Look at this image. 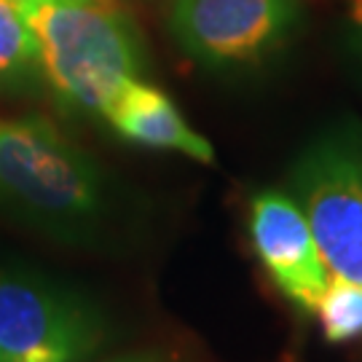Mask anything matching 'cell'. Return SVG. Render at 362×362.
<instances>
[{
  "label": "cell",
  "instance_id": "cell-1",
  "mask_svg": "<svg viewBox=\"0 0 362 362\" xmlns=\"http://www.w3.org/2000/svg\"><path fill=\"white\" fill-rule=\"evenodd\" d=\"M113 194L103 167L40 116L0 118V215L65 245L107 228Z\"/></svg>",
  "mask_w": 362,
  "mask_h": 362
},
{
  "label": "cell",
  "instance_id": "cell-2",
  "mask_svg": "<svg viewBox=\"0 0 362 362\" xmlns=\"http://www.w3.org/2000/svg\"><path fill=\"white\" fill-rule=\"evenodd\" d=\"M54 91L86 116L105 118L143 73L140 38L113 0H16Z\"/></svg>",
  "mask_w": 362,
  "mask_h": 362
},
{
  "label": "cell",
  "instance_id": "cell-3",
  "mask_svg": "<svg viewBox=\"0 0 362 362\" xmlns=\"http://www.w3.org/2000/svg\"><path fill=\"white\" fill-rule=\"evenodd\" d=\"M287 194L306 215L330 279L362 285V124L336 121L296 156Z\"/></svg>",
  "mask_w": 362,
  "mask_h": 362
},
{
  "label": "cell",
  "instance_id": "cell-4",
  "mask_svg": "<svg viewBox=\"0 0 362 362\" xmlns=\"http://www.w3.org/2000/svg\"><path fill=\"white\" fill-rule=\"evenodd\" d=\"M103 336L97 306L73 287L0 263V362H86Z\"/></svg>",
  "mask_w": 362,
  "mask_h": 362
},
{
  "label": "cell",
  "instance_id": "cell-5",
  "mask_svg": "<svg viewBox=\"0 0 362 362\" xmlns=\"http://www.w3.org/2000/svg\"><path fill=\"white\" fill-rule=\"evenodd\" d=\"M298 16L300 0H175L169 30L196 62L247 65L279 46Z\"/></svg>",
  "mask_w": 362,
  "mask_h": 362
},
{
  "label": "cell",
  "instance_id": "cell-6",
  "mask_svg": "<svg viewBox=\"0 0 362 362\" xmlns=\"http://www.w3.org/2000/svg\"><path fill=\"white\" fill-rule=\"evenodd\" d=\"M250 236L272 282L298 309L311 311L330 285L317 239L293 196L263 191L250 204Z\"/></svg>",
  "mask_w": 362,
  "mask_h": 362
},
{
  "label": "cell",
  "instance_id": "cell-7",
  "mask_svg": "<svg viewBox=\"0 0 362 362\" xmlns=\"http://www.w3.org/2000/svg\"><path fill=\"white\" fill-rule=\"evenodd\" d=\"M105 121L121 137L137 145L158 148V151L161 148L177 151L202 164L215 161V151H212L209 140H204L194 127H188V121L180 116V110L164 91H158L140 78L132 81L129 86L118 94Z\"/></svg>",
  "mask_w": 362,
  "mask_h": 362
},
{
  "label": "cell",
  "instance_id": "cell-8",
  "mask_svg": "<svg viewBox=\"0 0 362 362\" xmlns=\"http://www.w3.org/2000/svg\"><path fill=\"white\" fill-rule=\"evenodd\" d=\"M43 73L33 27L16 0H0V86Z\"/></svg>",
  "mask_w": 362,
  "mask_h": 362
},
{
  "label": "cell",
  "instance_id": "cell-9",
  "mask_svg": "<svg viewBox=\"0 0 362 362\" xmlns=\"http://www.w3.org/2000/svg\"><path fill=\"white\" fill-rule=\"evenodd\" d=\"M317 320L327 341L344 344L362 336V285L330 279L322 300L317 303Z\"/></svg>",
  "mask_w": 362,
  "mask_h": 362
},
{
  "label": "cell",
  "instance_id": "cell-10",
  "mask_svg": "<svg viewBox=\"0 0 362 362\" xmlns=\"http://www.w3.org/2000/svg\"><path fill=\"white\" fill-rule=\"evenodd\" d=\"M110 362H156V360H148V357H118V360H110Z\"/></svg>",
  "mask_w": 362,
  "mask_h": 362
},
{
  "label": "cell",
  "instance_id": "cell-11",
  "mask_svg": "<svg viewBox=\"0 0 362 362\" xmlns=\"http://www.w3.org/2000/svg\"><path fill=\"white\" fill-rule=\"evenodd\" d=\"M354 22L362 25V0H354Z\"/></svg>",
  "mask_w": 362,
  "mask_h": 362
},
{
  "label": "cell",
  "instance_id": "cell-12",
  "mask_svg": "<svg viewBox=\"0 0 362 362\" xmlns=\"http://www.w3.org/2000/svg\"><path fill=\"white\" fill-rule=\"evenodd\" d=\"M357 54H360V62H362V33L357 35Z\"/></svg>",
  "mask_w": 362,
  "mask_h": 362
}]
</instances>
